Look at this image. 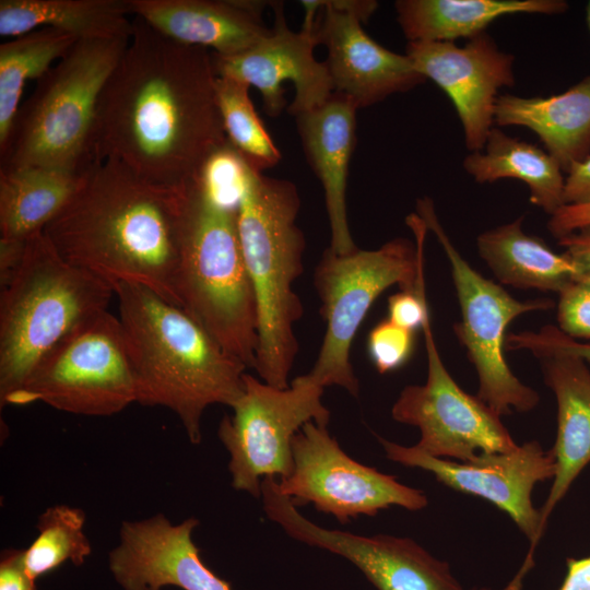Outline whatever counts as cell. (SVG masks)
Returning <instances> with one entry per match:
<instances>
[{
	"label": "cell",
	"instance_id": "cell-1",
	"mask_svg": "<svg viewBox=\"0 0 590 590\" xmlns=\"http://www.w3.org/2000/svg\"><path fill=\"white\" fill-rule=\"evenodd\" d=\"M206 48L178 43L135 16L98 98L92 148L142 179L186 189L229 148Z\"/></svg>",
	"mask_w": 590,
	"mask_h": 590
},
{
	"label": "cell",
	"instance_id": "cell-2",
	"mask_svg": "<svg viewBox=\"0 0 590 590\" xmlns=\"http://www.w3.org/2000/svg\"><path fill=\"white\" fill-rule=\"evenodd\" d=\"M185 191L151 184L107 160L85 173L43 234L63 259L114 287L140 284L180 307Z\"/></svg>",
	"mask_w": 590,
	"mask_h": 590
},
{
	"label": "cell",
	"instance_id": "cell-3",
	"mask_svg": "<svg viewBox=\"0 0 590 590\" xmlns=\"http://www.w3.org/2000/svg\"><path fill=\"white\" fill-rule=\"evenodd\" d=\"M114 290L135 370L138 403L174 412L190 442L199 445L204 411L236 403L247 366L181 307L152 290L135 283H119Z\"/></svg>",
	"mask_w": 590,
	"mask_h": 590
},
{
	"label": "cell",
	"instance_id": "cell-4",
	"mask_svg": "<svg viewBox=\"0 0 590 590\" xmlns=\"http://www.w3.org/2000/svg\"><path fill=\"white\" fill-rule=\"evenodd\" d=\"M295 185L252 169L241 157L236 179V214L241 250L255 292L258 344L253 369L276 388H287L298 351L294 324L304 308L293 290L302 274L304 234L296 220Z\"/></svg>",
	"mask_w": 590,
	"mask_h": 590
},
{
	"label": "cell",
	"instance_id": "cell-5",
	"mask_svg": "<svg viewBox=\"0 0 590 590\" xmlns=\"http://www.w3.org/2000/svg\"><path fill=\"white\" fill-rule=\"evenodd\" d=\"M180 307L226 352L253 368L258 315L236 208L204 177L186 188L177 267Z\"/></svg>",
	"mask_w": 590,
	"mask_h": 590
},
{
	"label": "cell",
	"instance_id": "cell-6",
	"mask_svg": "<svg viewBox=\"0 0 590 590\" xmlns=\"http://www.w3.org/2000/svg\"><path fill=\"white\" fill-rule=\"evenodd\" d=\"M0 285L3 406L48 352L82 322L107 310L115 290L63 259L43 232L27 240L19 263Z\"/></svg>",
	"mask_w": 590,
	"mask_h": 590
},
{
	"label": "cell",
	"instance_id": "cell-7",
	"mask_svg": "<svg viewBox=\"0 0 590 590\" xmlns=\"http://www.w3.org/2000/svg\"><path fill=\"white\" fill-rule=\"evenodd\" d=\"M129 40L78 39L37 80L0 144V172L44 166L84 174L97 164L92 139L98 98Z\"/></svg>",
	"mask_w": 590,
	"mask_h": 590
},
{
	"label": "cell",
	"instance_id": "cell-8",
	"mask_svg": "<svg viewBox=\"0 0 590 590\" xmlns=\"http://www.w3.org/2000/svg\"><path fill=\"white\" fill-rule=\"evenodd\" d=\"M406 225L415 244L394 238L378 249H355L340 255L330 248L315 271L314 284L326 321L323 341L307 376L319 386H339L357 397L359 384L350 362L352 342L378 296L392 285L416 291L424 273V246L427 227L412 213Z\"/></svg>",
	"mask_w": 590,
	"mask_h": 590
},
{
	"label": "cell",
	"instance_id": "cell-9",
	"mask_svg": "<svg viewBox=\"0 0 590 590\" xmlns=\"http://www.w3.org/2000/svg\"><path fill=\"white\" fill-rule=\"evenodd\" d=\"M34 402L84 416H111L138 402L119 318L104 310L82 322L43 357L8 405Z\"/></svg>",
	"mask_w": 590,
	"mask_h": 590
},
{
	"label": "cell",
	"instance_id": "cell-10",
	"mask_svg": "<svg viewBox=\"0 0 590 590\" xmlns=\"http://www.w3.org/2000/svg\"><path fill=\"white\" fill-rule=\"evenodd\" d=\"M416 214L434 233L450 264L461 314L453 331L476 370V397L499 416L510 414L512 409L533 410L540 401L538 392L522 384L506 362V329L523 314L552 309L554 302L516 299L502 285L477 272L452 244L428 197L417 200Z\"/></svg>",
	"mask_w": 590,
	"mask_h": 590
},
{
	"label": "cell",
	"instance_id": "cell-11",
	"mask_svg": "<svg viewBox=\"0 0 590 590\" xmlns=\"http://www.w3.org/2000/svg\"><path fill=\"white\" fill-rule=\"evenodd\" d=\"M323 387L307 374L287 388L268 385L245 374L244 391L225 415L217 435L229 455L232 486L261 497L267 476H287L293 467L292 440L308 422L327 427L330 411L322 403Z\"/></svg>",
	"mask_w": 590,
	"mask_h": 590
},
{
	"label": "cell",
	"instance_id": "cell-12",
	"mask_svg": "<svg viewBox=\"0 0 590 590\" xmlns=\"http://www.w3.org/2000/svg\"><path fill=\"white\" fill-rule=\"evenodd\" d=\"M292 459L291 473L278 480L280 492L297 508L312 504L340 523L375 516L390 506L409 510L427 506L422 491L352 459L327 427L315 422L306 423L294 436Z\"/></svg>",
	"mask_w": 590,
	"mask_h": 590
},
{
	"label": "cell",
	"instance_id": "cell-13",
	"mask_svg": "<svg viewBox=\"0 0 590 590\" xmlns=\"http://www.w3.org/2000/svg\"><path fill=\"white\" fill-rule=\"evenodd\" d=\"M427 355L424 385L406 386L392 405L394 421L415 426L420 450L462 462L480 456L508 452L518 447L494 412L476 396L459 387L447 370L432 331L430 316L422 329Z\"/></svg>",
	"mask_w": 590,
	"mask_h": 590
},
{
	"label": "cell",
	"instance_id": "cell-14",
	"mask_svg": "<svg viewBox=\"0 0 590 590\" xmlns=\"http://www.w3.org/2000/svg\"><path fill=\"white\" fill-rule=\"evenodd\" d=\"M386 456L397 463L420 468L444 485L484 498L505 511L530 540L522 567L505 590H521L523 578L533 567L539 543L540 511L533 507L536 483L553 479L555 459L538 441H528L508 452L484 455L470 462H453L433 457L416 446H402L378 437Z\"/></svg>",
	"mask_w": 590,
	"mask_h": 590
},
{
	"label": "cell",
	"instance_id": "cell-15",
	"mask_svg": "<svg viewBox=\"0 0 590 590\" xmlns=\"http://www.w3.org/2000/svg\"><path fill=\"white\" fill-rule=\"evenodd\" d=\"M263 511L292 539L350 560L378 590H464L447 563L406 538L326 529L304 517L274 476L261 482Z\"/></svg>",
	"mask_w": 590,
	"mask_h": 590
},
{
	"label": "cell",
	"instance_id": "cell-16",
	"mask_svg": "<svg viewBox=\"0 0 590 590\" xmlns=\"http://www.w3.org/2000/svg\"><path fill=\"white\" fill-rule=\"evenodd\" d=\"M274 25L271 33L247 50L233 56H213L219 76H227L258 88L263 108L278 117L285 107L283 83L291 82L295 96L287 110L292 116L312 110L334 93L324 62L314 55L320 44L318 23L303 24L292 31L285 21L283 4L273 2Z\"/></svg>",
	"mask_w": 590,
	"mask_h": 590
},
{
	"label": "cell",
	"instance_id": "cell-17",
	"mask_svg": "<svg viewBox=\"0 0 590 590\" xmlns=\"http://www.w3.org/2000/svg\"><path fill=\"white\" fill-rule=\"evenodd\" d=\"M405 55L451 99L467 149L482 151L494 127L498 91L516 82L514 55L502 51L486 32L462 47L451 42H409Z\"/></svg>",
	"mask_w": 590,
	"mask_h": 590
},
{
	"label": "cell",
	"instance_id": "cell-18",
	"mask_svg": "<svg viewBox=\"0 0 590 590\" xmlns=\"http://www.w3.org/2000/svg\"><path fill=\"white\" fill-rule=\"evenodd\" d=\"M319 43L328 50L324 61L334 93L363 108L396 93L408 92L426 79L406 55L379 45L361 23L376 10V1H320Z\"/></svg>",
	"mask_w": 590,
	"mask_h": 590
},
{
	"label": "cell",
	"instance_id": "cell-19",
	"mask_svg": "<svg viewBox=\"0 0 590 590\" xmlns=\"http://www.w3.org/2000/svg\"><path fill=\"white\" fill-rule=\"evenodd\" d=\"M199 520L173 523L164 514L123 521L108 553V569L122 590H233L201 559L192 540Z\"/></svg>",
	"mask_w": 590,
	"mask_h": 590
},
{
	"label": "cell",
	"instance_id": "cell-20",
	"mask_svg": "<svg viewBox=\"0 0 590 590\" xmlns=\"http://www.w3.org/2000/svg\"><path fill=\"white\" fill-rule=\"evenodd\" d=\"M131 11L163 35L233 56L267 37L264 4L244 0H129Z\"/></svg>",
	"mask_w": 590,
	"mask_h": 590
},
{
	"label": "cell",
	"instance_id": "cell-21",
	"mask_svg": "<svg viewBox=\"0 0 590 590\" xmlns=\"http://www.w3.org/2000/svg\"><path fill=\"white\" fill-rule=\"evenodd\" d=\"M356 105L333 93L319 107L295 116L309 165L320 180L330 226L329 248L340 255L357 249L347 221L349 164L356 143Z\"/></svg>",
	"mask_w": 590,
	"mask_h": 590
},
{
	"label": "cell",
	"instance_id": "cell-22",
	"mask_svg": "<svg viewBox=\"0 0 590 590\" xmlns=\"http://www.w3.org/2000/svg\"><path fill=\"white\" fill-rule=\"evenodd\" d=\"M532 354L540 358L545 384L557 404L556 440L551 449L555 475L539 510L540 541L552 511L590 462V369L583 358L565 351L541 350Z\"/></svg>",
	"mask_w": 590,
	"mask_h": 590
},
{
	"label": "cell",
	"instance_id": "cell-23",
	"mask_svg": "<svg viewBox=\"0 0 590 590\" xmlns=\"http://www.w3.org/2000/svg\"><path fill=\"white\" fill-rule=\"evenodd\" d=\"M494 125L533 131L567 174L590 155V75L550 97L498 95Z\"/></svg>",
	"mask_w": 590,
	"mask_h": 590
},
{
	"label": "cell",
	"instance_id": "cell-24",
	"mask_svg": "<svg viewBox=\"0 0 590 590\" xmlns=\"http://www.w3.org/2000/svg\"><path fill=\"white\" fill-rule=\"evenodd\" d=\"M398 23L409 42H451L472 38L495 20L518 13H565V0H399Z\"/></svg>",
	"mask_w": 590,
	"mask_h": 590
},
{
	"label": "cell",
	"instance_id": "cell-25",
	"mask_svg": "<svg viewBox=\"0 0 590 590\" xmlns=\"http://www.w3.org/2000/svg\"><path fill=\"white\" fill-rule=\"evenodd\" d=\"M523 221L521 215L481 233L477 252L500 283L559 294L578 279L577 267L566 253H557L543 239L528 235Z\"/></svg>",
	"mask_w": 590,
	"mask_h": 590
},
{
	"label": "cell",
	"instance_id": "cell-26",
	"mask_svg": "<svg viewBox=\"0 0 590 590\" xmlns=\"http://www.w3.org/2000/svg\"><path fill=\"white\" fill-rule=\"evenodd\" d=\"M84 174L28 166L0 172V241L25 245L66 206Z\"/></svg>",
	"mask_w": 590,
	"mask_h": 590
},
{
	"label": "cell",
	"instance_id": "cell-27",
	"mask_svg": "<svg viewBox=\"0 0 590 590\" xmlns=\"http://www.w3.org/2000/svg\"><path fill=\"white\" fill-rule=\"evenodd\" d=\"M476 182L514 178L524 182L530 201L550 216L565 204V177L557 161L540 146L519 140L493 127L482 151L462 162Z\"/></svg>",
	"mask_w": 590,
	"mask_h": 590
},
{
	"label": "cell",
	"instance_id": "cell-28",
	"mask_svg": "<svg viewBox=\"0 0 590 590\" xmlns=\"http://www.w3.org/2000/svg\"><path fill=\"white\" fill-rule=\"evenodd\" d=\"M129 0H1L0 34L15 37L39 26L79 39L130 37Z\"/></svg>",
	"mask_w": 590,
	"mask_h": 590
},
{
	"label": "cell",
	"instance_id": "cell-29",
	"mask_svg": "<svg viewBox=\"0 0 590 590\" xmlns=\"http://www.w3.org/2000/svg\"><path fill=\"white\" fill-rule=\"evenodd\" d=\"M78 39L69 33L42 27L0 45V144L8 137L25 83L38 80Z\"/></svg>",
	"mask_w": 590,
	"mask_h": 590
},
{
	"label": "cell",
	"instance_id": "cell-30",
	"mask_svg": "<svg viewBox=\"0 0 590 590\" xmlns=\"http://www.w3.org/2000/svg\"><path fill=\"white\" fill-rule=\"evenodd\" d=\"M85 514L69 505L47 507L36 523L37 535L23 550V565L28 576L37 580L70 562L75 566L85 563L92 545L85 534Z\"/></svg>",
	"mask_w": 590,
	"mask_h": 590
},
{
	"label": "cell",
	"instance_id": "cell-31",
	"mask_svg": "<svg viewBox=\"0 0 590 590\" xmlns=\"http://www.w3.org/2000/svg\"><path fill=\"white\" fill-rule=\"evenodd\" d=\"M215 88L225 133L234 151L256 172L275 166L281 152L253 107L249 85L217 75Z\"/></svg>",
	"mask_w": 590,
	"mask_h": 590
},
{
	"label": "cell",
	"instance_id": "cell-32",
	"mask_svg": "<svg viewBox=\"0 0 590 590\" xmlns=\"http://www.w3.org/2000/svg\"><path fill=\"white\" fill-rule=\"evenodd\" d=\"M415 346V332L392 322L379 321L368 333V356L379 374L394 371L411 358Z\"/></svg>",
	"mask_w": 590,
	"mask_h": 590
},
{
	"label": "cell",
	"instance_id": "cell-33",
	"mask_svg": "<svg viewBox=\"0 0 590 590\" xmlns=\"http://www.w3.org/2000/svg\"><path fill=\"white\" fill-rule=\"evenodd\" d=\"M558 296L557 328L571 339H590V281L575 280Z\"/></svg>",
	"mask_w": 590,
	"mask_h": 590
},
{
	"label": "cell",
	"instance_id": "cell-34",
	"mask_svg": "<svg viewBox=\"0 0 590 590\" xmlns=\"http://www.w3.org/2000/svg\"><path fill=\"white\" fill-rule=\"evenodd\" d=\"M507 350H560L580 356L590 365V343H582L565 335L555 326H545L538 332L510 333L506 338Z\"/></svg>",
	"mask_w": 590,
	"mask_h": 590
},
{
	"label": "cell",
	"instance_id": "cell-35",
	"mask_svg": "<svg viewBox=\"0 0 590 590\" xmlns=\"http://www.w3.org/2000/svg\"><path fill=\"white\" fill-rule=\"evenodd\" d=\"M428 314L424 273L420 278L416 291H401L388 298V319L411 331L422 329Z\"/></svg>",
	"mask_w": 590,
	"mask_h": 590
},
{
	"label": "cell",
	"instance_id": "cell-36",
	"mask_svg": "<svg viewBox=\"0 0 590 590\" xmlns=\"http://www.w3.org/2000/svg\"><path fill=\"white\" fill-rule=\"evenodd\" d=\"M0 590H37L23 565V550L9 548L1 553Z\"/></svg>",
	"mask_w": 590,
	"mask_h": 590
},
{
	"label": "cell",
	"instance_id": "cell-37",
	"mask_svg": "<svg viewBox=\"0 0 590 590\" xmlns=\"http://www.w3.org/2000/svg\"><path fill=\"white\" fill-rule=\"evenodd\" d=\"M590 226V203L564 204L547 222L550 233L557 239Z\"/></svg>",
	"mask_w": 590,
	"mask_h": 590
},
{
	"label": "cell",
	"instance_id": "cell-38",
	"mask_svg": "<svg viewBox=\"0 0 590 590\" xmlns=\"http://www.w3.org/2000/svg\"><path fill=\"white\" fill-rule=\"evenodd\" d=\"M558 240V245L564 249L578 270V279L590 281V226L566 235Z\"/></svg>",
	"mask_w": 590,
	"mask_h": 590
},
{
	"label": "cell",
	"instance_id": "cell-39",
	"mask_svg": "<svg viewBox=\"0 0 590 590\" xmlns=\"http://www.w3.org/2000/svg\"><path fill=\"white\" fill-rule=\"evenodd\" d=\"M564 200L565 204L590 203V155L568 170Z\"/></svg>",
	"mask_w": 590,
	"mask_h": 590
},
{
	"label": "cell",
	"instance_id": "cell-40",
	"mask_svg": "<svg viewBox=\"0 0 590 590\" xmlns=\"http://www.w3.org/2000/svg\"><path fill=\"white\" fill-rule=\"evenodd\" d=\"M566 565L567 574L559 590H590V556L569 557Z\"/></svg>",
	"mask_w": 590,
	"mask_h": 590
},
{
	"label": "cell",
	"instance_id": "cell-41",
	"mask_svg": "<svg viewBox=\"0 0 590 590\" xmlns=\"http://www.w3.org/2000/svg\"><path fill=\"white\" fill-rule=\"evenodd\" d=\"M586 19H587V25H588L589 31H590V1L588 2L587 7H586Z\"/></svg>",
	"mask_w": 590,
	"mask_h": 590
},
{
	"label": "cell",
	"instance_id": "cell-42",
	"mask_svg": "<svg viewBox=\"0 0 590 590\" xmlns=\"http://www.w3.org/2000/svg\"><path fill=\"white\" fill-rule=\"evenodd\" d=\"M473 590H491L489 588H486V587H482V588H475Z\"/></svg>",
	"mask_w": 590,
	"mask_h": 590
}]
</instances>
